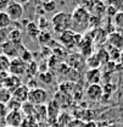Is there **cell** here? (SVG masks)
I'll list each match as a JSON object with an SVG mask.
<instances>
[{
	"mask_svg": "<svg viewBox=\"0 0 123 127\" xmlns=\"http://www.w3.org/2000/svg\"><path fill=\"white\" fill-rule=\"evenodd\" d=\"M50 25H51L52 30L56 33H59V34L72 30V17H71V14H67V12H63V11L55 14L51 17Z\"/></svg>",
	"mask_w": 123,
	"mask_h": 127,
	"instance_id": "6da1fadb",
	"label": "cell"
},
{
	"mask_svg": "<svg viewBox=\"0 0 123 127\" xmlns=\"http://www.w3.org/2000/svg\"><path fill=\"white\" fill-rule=\"evenodd\" d=\"M72 17V30L73 28H79V30H84L85 27L89 26L90 22V12L89 10L78 6L73 10V12L71 14Z\"/></svg>",
	"mask_w": 123,
	"mask_h": 127,
	"instance_id": "7a4b0ae2",
	"label": "cell"
},
{
	"mask_svg": "<svg viewBox=\"0 0 123 127\" xmlns=\"http://www.w3.org/2000/svg\"><path fill=\"white\" fill-rule=\"evenodd\" d=\"M80 34H78V32L70 30L60 34V43H61L66 49H73L79 45L80 43Z\"/></svg>",
	"mask_w": 123,
	"mask_h": 127,
	"instance_id": "3957f363",
	"label": "cell"
},
{
	"mask_svg": "<svg viewBox=\"0 0 123 127\" xmlns=\"http://www.w3.org/2000/svg\"><path fill=\"white\" fill-rule=\"evenodd\" d=\"M28 101L32 103L35 106H40V105H45L49 101V94L46 92V89L37 87L29 89V94H28Z\"/></svg>",
	"mask_w": 123,
	"mask_h": 127,
	"instance_id": "277c9868",
	"label": "cell"
},
{
	"mask_svg": "<svg viewBox=\"0 0 123 127\" xmlns=\"http://www.w3.org/2000/svg\"><path fill=\"white\" fill-rule=\"evenodd\" d=\"M26 72H27V63L26 61H23L21 58H15V59L11 60L10 68H9V73L10 75L21 77Z\"/></svg>",
	"mask_w": 123,
	"mask_h": 127,
	"instance_id": "5b68a950",
	"label": "cell"
},
{
	"mask_svg": "<svg viewBox=\"0 0 123 127\" xmlns=\"http://www.w3.org/2000/svg\"><path fill=\"white\" fill-rule=\"evenodd\" d=\"M25 120V115L22 114L21 110H15V111H9L5 120H4V125L10 127H20L21 124Z\"/></svg>",
	"mask_w": 123,
	"mask_h": 127,
	"instance_id": "8992f818",
	"label": "cell"
},
{
	"mask_svg": "<svg viewBox=\"0 0 123 127\" xmlns=\"http://www.w3.org/2000/svg\"><path fill=\"white\" fill-rule=\"evenodd\" d=\"M6 12L10 16L12 22H18L23 17V6H22V4H20L17 1H11L6 9Z\"/></svg>",
	"mask_w": 123,
	"mask_h": 127,
	"instance_id": "52a82bcc",
	"label": "cell"
},
{
	"mask_svg": "<svg viewBox=\"0 0 123 127\" xmlns=\"http://www.w3.org/2000/svg\"><path fill=\"white\" fill-rule=\"evenodd\" d=\"M85 95L92 101H99L101 96L104 95V88L100 84H89L87 87Z\"/></svg>",
	"mask_w": 123,
	"mask_h": 127,
	"instance_id": "ba28073f",
	"label": "cell"
},
{
	"mask_svg": "<svg viewBox=\"0 0 123 127\" xmlns=\"http://www.w3.org/2000/svg\"><path fill=\"white\" fill-rule=\"evenodd\" d=\"M28 94H29V88L27 84H21L18 88H16L12 92V99L17 100L18 103L23 104L26 101H28Z\"/></svg>",
	"mask_w": 123,
	"mask_h": 127,
	"instance_id": "9c48e42d",
	"label": "cell"
},
{
	"mask_svg": "<svg viewBox=\"0 0 123 127\" xmlns=\"http://www.w3.org/2000/svg\"><path fill=\"white\" fill-rule=\"evenodd\" d=\"M21 84H22L21 77H17V76H14V75H10V73H7L2 79V87H5L10 92H14Z\"/></svg>",
	"mask_w": 123,
	"mask_h": 127,
	"instance_id": "30bf717a",
	"label": "cell"
},
{
	"mask_svg": "<svg viewBox=\"0 0 123 127\" xmlns=\"http://www.w3.org/2000/svg\"><path fill=\"white\" fill-rule=\"evenodd\" d=\"M46 112H48V122L50 120V125L57 121V117L60 115V104H57L55 100L49 101L46 106Z\"/></svg>",
	"mask_w": 123,
	"mask_h": 127,
	"instance_id": "8fae6325",
	"label": "cell"
},
{
	"mask_svg": "<svg viewBox=\"0 0 123 127\" xmlns=\"http://www.w3.org/2000/svg\"><path fill=\"white\" fill-rule=\"evenodd\" d=\"M102 72L100 68H88L85 71V81L88 84H100Z\"/></svg>",
	"mask_w": 123,
	"mask_h": 127,
	"instance_id": "7c38bea8",
	"label": "cell"
},
{
	"mask_svg": "<svg viewBox=\"0 0 123 127\" xmlns=\"http://www.w3.org/2000/svg\"><path fill=\"white\" fill-rule=\"evenodd\" d=\"M107 42L112 49L123 50V34L120 32H112L107 35Z\"/></svg>",
	"mask_w": 123,
	"mask_h": 127,
	"instance_id": "4fadbf2b",
	"label": "cell"
},
{
	"mask_svg": "<svg viewBox=\"0 0 123 127\" xmlns=\"http://www.w3.org/2000/svg\"><path fill=\"white\" fill-rule=\"evenodd\" d=\"M1 49H2V54L5 56H7L9 59H15V58H18V45H16L11 42H6L1 45Z\"/></svg>",
	"mask_w": 123,
	"mask_h": 127,
	"instance_id": "5bb4252c",
	"label": "cell"
},
{
	"mask_svg": "<svg viewBox=\"0 0 123 127\" xmlns=\"http://www.w3.org/2000/svg\"><path fill=\"white\" fill-rule=\"evenodd\" d=\"M26 32H27V34L33 38V39H38V37H39V34H40V27L35 23V22H29V23H27V26H26Z\"/></svg>",
	"mask_w": 123,
	"mask_h": 127,
	"instance_id": "9a60e30c",
	"label": "cell"
},
{
	"mask_svg": "<svg viewBox=\"0 0 123 127\" xmlns=\"http://www.w3.org/2000/svg\"><path fill=\"white\" fill-rule=\"evenodd\" d=\"M12 21L6 11H0V30H7L11 27Z\"/></svg>",
	"mask_w": 123,
	"mask_h": 127,
	"instance_id": "2e32d148",
	"label": "cell"
},
{
	"mask_svg": "<svg viewBox=\"0 0 123 127\" xmlns=\"http://www.w3.org/2000/svg\"><path fill=\"white\" fill-rule=\"evenodd\" d=\"M21 111L25 115V117H31V116L33 117L34 116V112H35V105H33L29 101H26V103L22 104Z\"/></svg>",
	"mask_w": 123,
	"mask_h": 127,
	"instance_id": "e0dca14e",
	"label": "cell"
},
{
	"mask_svg": "<svg viewBox=\"0 0 123 127\" xmlns=\"http://www.w3.org/2000/svg\"><path fill=\"white\" fill-rule=\"evenodd\" d=\"M10 63H11V59H9V58L5 56L4 54H0V73H1V75L9 73Z\"/></svg>",
	"mask_w": 123,
	"mask_h": 127,
	"instance_id": "ac0fdd59",
	"label": "cell"
},
{
	"mask_svg": "<svg viewBox=\"0 0 123 127\" xmlns=\"http://www.w3.org/2000/svg\"><path fill=\"white\" fill-rule=\"evenodd\" d=\"M9 42L14 43L16 45L22 44V42H21V32H20V30L15 28V30L9 31Z\"/></svg>",
	"mask_w": 123,
	"mask_h": 127,
	"instance_id": "d6986e66",
	"label": "cell"
},
{
	"mask_svg": "<svg viewBox=\"0 0 123 127\" xmlns=\"http://www.w3.org/2000/svg\"><path fill=\"white\" fill-rule=\"evenodd\" d=\"M12 99V92L6 89L5 87L0 88V103L1 104H7Z\"/></svg>",
	"mask_w": 123,
	"mask_h": 127,
	"instance_id": "ffe728a7",
	"label": "cell"
},
{
	"mask_svg": "<svg viewBox=\"0 0 123 127\" xmlns=\"http://www.w3.org/2000/svg\"><path fill=\"white\" fill-rule=\"evenodd\" d=\"M85 64H87V66H88L89 68H100V66H101L100 60L98 59V56H96L95 54H93L89 58H87Z\"/></svg>",
	"mask_w": 123,
	"mask_h": 127,
	"instance_id": "44dd1931",
	"label": "cell"
},
{
	"mask_svg": "<svg viewBox=\"0 0 123 127\" xmlns=\"http://www.w3.org/2000/svg\"><path fill=\"white\" fill-rule=\"evenodd\" d=\"M95 55L98 56V59L100 60L101 65H105V64L110 63V53H108L106 49H100L95 53Z\"/></svg>",
	"mask_w": 123,
	"mask_h": 127,
	"instance_id": "7402d4cb",
	"label": "cell"
},
{
	"mask_svg": "<svg viewBox=\"0 0 123 127\" xmlns=\"http://www.w3.org/2000/svg\"><path fill=\"white\" fill-rule=\"evenodd\" d=\"M20 127H39V122L34 117H25L23 122L21 124Z\"/></svg>",
	"mask_w": 123,
	"mask_h": 127,
	"instance_id": "603a6c76",
	"label": "cell"
},
{
	"mask_svg": "<svg viewBox=\"0 0 123 127\" xmlns=\"http://www.w3.org/2000/svg\"><path fill=\"white\" fill-rule=\"evenodd\" d=\"M51 39V35L49 34V32H40L39 37H38V40L40 42L42 45H49V42Z\"/></svg>",
	"mask_w": 123,
	"mask_h": 127,
	"instance_id": "cb8c5ba5",
	"label": "cell"
},
{
	"mask_svg": "<svg viewBox=\"0 0 123 127\" xmlns=\"http://www.w3.org/2000/svg\"><path fill=\"white\" fill-rule=\"evenodd\" d=\"M7 109H9V111H15V110H21V106H22V104L21 103H18L17 100H15V99H11L7 104Z\"/></svg>",
	"mask_w": 123,
	"mask_h": 127,
	"instance_id": "d4e9b609",
	"label": "cell"
},
{
	"mask_svg": "<svg viewBox=\"0 0 123 127\" xmlns=\"http://www.w3.org/2000/svg\"><path fill=\"white\" fill-rule=\"evenodd\" d=\"M9 112V109H7V105L6 104H1L0 103V122H4L6 115Z\"/></svg>",
	"mask_w": 123,
	"mask_h": 127,
	"instance_id": "484cf974",
	"label": "cell"
},
{
	"mask_svg": "<svg viewBox=\"0 0 123 127\" xmlns=\"http://www.w3.org/2000/svg\"><path fill=\"white\" fill-rule=\"evenodd\" d=\"M43 5H44V9H45V11H48V12H50V11H54V10L56 9V2H55L54 0H49V1H45Z\"/></svg>",
	"mask_w": 123,
	"mask_h": 127,
	"instance_id": "4316f807",
	"label": "cell"
},
{
	"mask_svg": "<svg viewBox=\"0 0 123 127\" xmlns=\"http://www.w3.org/2000/svg\"><path fill=\"white\" fill-rule=\"evenodd\" d=\"M115 23L117 27L123 28V12H117L115 16Z\"/></svg>",
	"mask_w": 123,
	"mask_h": 127,
	"instance_id": "83f0119b",
	"label": "cell"
},
{
	"mask_svg": "<svg viewBox=\"0 0 123 127\" xmlns=\"http://www.w3.org/2000/svg\"><path fill=\"white\" fill-rule=\"evenodd\" d=\"M66 127H84V122L79 119H73Z\"/></svg>",
	"mask_w": 123,
	"mask_h": 127,
	"instance_id": "f1b7e54d",
	"label": "cell"
},
{
	"mask_svg": "<svg viewBox=\"0 0 123 127\" xmlns=\"http://www.w3.org/2000/svg\"><path fill=\"white\" fill-rule=\"evenodd\" d=\"M10 2H11L10 0H0V11H6Z\"/></svg>",
	"mask_w": 123,
	"mask_h": 127,
	"instance_id": "f546056e",
	"label": "cell"
},
{
	"mask_svg": "<svg viewBox=\"0 0 123 127\" xmlns=\"http://www.w3.org/2000/svg\"><path fill=\"white\" fill-rule=\"evenodd\" d=\"M84 127H98V125L94 121H88V122H84Z\"/></svg>",
	"mask_w": 123,
	"mask_h": 127,
	"instance_id": "4dcf8cb0",
	"label": "cell"
},
{
	"mask_svg": "<svg viewBox=\"0 0 123 127\" xmlns=\"http://www.w3.org/2000/svg\"><path fill=\"white\" fill-rule=\"evenodd\" d=\"M49 127H66V126H63V125H61V124H59L57 121L56 122H54V124H51Z\"/></svg>",
	"mask_w": 123,
	"mask_h": 127,
	"instance_id": "1f68e13d",
	"label": "cell"
},
{
	"mask_svg": "<svg viewBox=\"0 0 123 127\" xmlns=\"http://www.w3.org/2000/svg\"><path fill=\"white\" fill-rule=\"evenodd\" d=\"M6 75H7V73H6ZM6 75H1V73H0V88L2 87V79H4V77H5Z\"/></svg>",
	"mask_w": 123,
	"mask_h": 127,
	"instance_id": "d6a6232c",
	"label": "cell"
},
{
	"mask_svg": "<svg viewBox=\"0 0 123 127\" xmlns=\"http://www.w3.org/2000/svg\"><path fill=\"white\" fill-rule=\"evenodd\" d=\"M121 61H122V64H123V50L121 51Z\"/></svg>",
	"mask_w": 123,
	"mask_h": 127,
	"instance_id": "836d02e7",
	"label": "cell"
},
{
	"mask_svg": "<svg viewBox=\"0 0 123 127\" xmlns=\"http://www.w3.org/2000/svg\"><path fill=\"white\" fill-rule=\"evenodd\" d=\"M2 127H10V126H5V125H4V126H2Z\"/></svg>",
	"mask_w": 123,
	"mask_h": 127,
	"instance_id": "e575fe53",
	"label": "cell"
}]
</instances>
